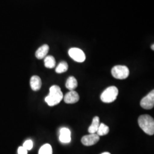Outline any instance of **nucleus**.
<instances>
[{
	"label": "nucleus",
	"mask_w": 154,
	"mask_h": 154,
	"mask_svg": "<svg viewBox=\"0 0 154 154\" xmlns=\"http://www.w3.org/2000/svg\"><path fill=\"white\" fill-rule=\"evenodd\" d=\"M63 98L61 88L57 85H53L50 88L49 94L45 98V102L49 106H54L60 103Z\"/></svg>",
	"instance_id": "nucleus-1"
},
{
	"label": "nucleus",
	"mask_w": 154,
	"mask_h": 154,
	"mask_svg": "<svg viewBox=\"0 0 154 154\" xmlns=\"http://www.w3.org/2000/svg\"><path fill=\"white\" fill-rule=\"evenodd\" d=\"M138 124L140 128L149 135L154 134V120L153 118L147 114L142 115L138 118Z\"/></svg>",
	"instance_id": "nucleus-2"
},
{
	"label": "nucleus",
	"mask_w": 154,
	"mask_h": 154,
	"mask_svg": "<svg viewBox=\"0 0 154 154\" xmlns=\"http://www.w3.org/2000/svg\"><path fill=\"white\" fill-rule=\"evenodd\" d=\"M118 89L116 86H110L106 88L100 95L101 100L104 102L109 103L116 100L118 95Z\"/></svg>",
	"instance_id": "nucleus-3"
},
{
	"label": "nucleus",
	"mask_w": 154,
	"mask_h": 154,
	"mask_svg": "<svg viewBox=\"0 0 154 154\" xmlns=\"http://www.w3.org/2000/svg\"><path fill=\"white\" fill-rule=\"evenodd\" d=\"M111 74L114 78L118 79H125L128 77L130 71L128 68L123 65H116L111 70Z\"/></svg>",
	"instance_id": "nucleus-4"
},
{
	"label": "nucleus",
	"mask_w": 154,
	"mask_h": 154,
	"mask_svg": "<svg viewBox=\"0 0 154 154\" xmlns=\"http://www.w3.org/2000/svg\"><path fill=\"white\" fill-rule=\"evenodd\" d=\"M69 55L74 61L83 62L86 60V55L82 50L77 48H72L69 50Z\"/></svg>",
	"instance_id": "nucleus-5"
},
{
	"label": "nucleus",
	"mask_w": 154,
	"mask_h": 154,
	"mask_svg": "<svg viewBox=\"0 0 154 154\" xmlns=\"http://www.w3.org/2000/svg\"><path fill=\"white\" fill-rule=\"evenodd\" d=\"M140 106L146 110L152 109L154 106V90H152L149 93L141 100Z\"/></svg>",
	"instance_id": "nucleus-6"
},
{
	"label": "nucleus",
	"mask_w": 154,
	"mask_h": 154,
	"mask_svg": "<svg viewBox=\"0 0 154 154\" xmlns=\"http://www.w3.org/2000/svg\"><path fill=\"white\" fill-rule=\"evenodd\" d=\"M99 139V136L97 134H90V135L83 137L81 142L86 146H91L98 143Z\"/></svg>",
	"instance_id": "nucleus-7"
},
{
	"label": "nucleus",
	"mask_w": 154,
	"mask_h": 154,
	"mask_svg": "<svg viewBox=\"0 0 154 154\" xmlns=\"http://www.w3.org/2000/svg\"><path fill=\"white\" fill-rule=\"evenodd\" d=\"M64 102L67 104H72L78 102L79 100V94L75 91H70L63 97Z\"/></svg>",
	"instance_id": "nucleus-8"
},
{
	"label": "nucleus",
	"mask_w": 154,
	"mask_h": 154,
	"mask_svg": "<svg viewBox=\"0 0 154 154\" xmlns=\"http://www.w3.org/2000/svg\"><path fill=\"white\" fill-rule=\"evenodd\" d=\"M60 140L63 143H68L71 141V131L67 128H62L60 131Z\"/></svg>",
	"instance_id": "nucleus-9"
},
{
	"label": "nucleus",
	"mask_w": 154,
	"mask_h": 154,
	"mask_svg": "<svg viewBox=\"0 0 154 154\" xmlns=\"http://www.w3.org/2000/svg\"><path fill=\"white\" fill-rule=\"evenodd\" d=\"M49 50V46L45 44L39 48L35 52V57L38 60H42L45 58L48 54Z\"/></svg>",
	"instance_id": "nucleus-10"
},
{
	"label": "nucleus",
	"mask_w": 154,
	"mask_h": 154,
	"mask_svg": "<svg viewBox=\"0 0 154 154\" xmlns=\"http://www.w3.org/2000/svg\"><path fill=\"white\" fill-rule=\"evenodd\" d=\"M30 84L31 88L33 91H36L39 90L42 86V81L40 77L37 75H34L30 79Z\"/></svg>",
	"instance_id": "nucleus-11"
},
{
	"label": "nucleus",
	"mask_w": 154,
	"mask_h": 154,
	"mask_svg": "<svg viewBox=\"0 0 154 154\" xmlns=\"http://www.w3.org/2000/svg\"><path fill=\"white\" fill-rule=\"evenodd\" d=\"M100 125L99 118L98 116H95L93 119V122L91 126L88 127V131L90 134H95L97 132V130Z\"/></svg>",
	"instance_id": "nucleus-12"
},
{
	"label": "nucleus",
	"mask_w": 154,
	"mask_h": 154,
	"mask_svg": "<svg viewBox=\"0 0 154 154\" xmlns=\"http://www.w3.org/2000/svg\"><path fill=\"white\" fill-rule=\"evenodd\" d=\"M78 86V82L75 78L74 77H70L68 78L66 82V88L70 91H73L77 88Z\"/></svg>",
	"instance_id": "nucleus-13"
},
{
	"label": "nucleus",
	"mask_w": 154,
	"mask_h": 154,
	"mask_svg": "<svg viewBox=\"0 0 154 154\" xmlns=\"http://www.w3.org/2000/svg\"><path fill=\"white\" fill-rule=\"evenodd\" d=\"M45 66L48 69H53L55 66V58L52 55H48L44 59Z\"/></svg>",
	"instance_id": "nucleus-14"
},
{
	"label": "nucleus",
	"mask_w": 154,
	"mask_h": 154,
	"mask_svg": "<svg viewBox=\"0 0 154 154\" xmlns=\"http://www.w3.org/2000/svg\"><path fill=\"white\" fill-rule=\"evenodd\" d=\"M109 131H110V129H109V126H107L104 123H100L99 128L97 132V134L98 136H104V135L108 134Z\"/></svg>",
	"instance_id": "nucleus-15"
},
{
	"label": "nucleus",
	"mask_w": 154,
	"mask_h": 154,
	"mask_svg": "<svg viewBox=\"0 0 154 154\" xmlns=\"http://www.w3.org/2000/svg\"><path fill=\"white\" fill-rule=\"evenodd\" d=\"M68 68H69V66L67 63L65 61H62L58 64V65L57 66L55 69V72L58 74H61V73L67 72L68 70Z\"/></svg>",
	"instance_id": "nucleus-16"
},
{
	"label": "nucleus",
	"mask_w": 154,
	"mask_h": 154,
	"mask_svg": "<svg viewBox=\"0 0 154 154\" xmlns=\"http://www.w3.org/2000/svg\"><path fill=\"white\" fill-rule=\"evenodd\" d=\"M38 154H53V149L49 144L43 145L39 150Z\"/></svg>",
	"instance_id": "nucleus-17"
},
{
	"label": "nucleus",
	"mask_w": 154,
	"mask_h": 154,
	"mask_svg": "<svg viewBox=\"0 0 154 154\" xmlns=\"http://www.w3.org/2000/svg\"><path fill=\"white\" fill-rule=\"evenodd\" d=\"M25 149L27 150H30L33 148V143L32 140H26L22 146Z\"/></svg>",
	"instance_id": "nucleus-18"
},
{
	"label": "nucleus",
	"mask_w": 154,
	"mask_h": 154,
	"mask_svg": "<svg viewBox=\"0 0 154 154\" xmlns=\"http://www.w3.org/2000/svg\"><path fill=\"white\" fill-rule=\"evenodd\" d=\"M18 154H28V150L23 146H20L18 149Z\"/></svg>",
	"instance_id": "nucleus-19"
},
{
	"label": "nucleus",
	"mask_w": 154,
	"mask_h": 154,
	"mask_svg": "<svg viewBox=\"0 0 154 154\" xmlns=\"http://www.w3.org/2000/svg\"><path fill=\"white\" fill-rule=\"evenodd\" d=\"M154 45H152V46H151V49H152V50H154Z\"/></svg>",
	"instance_id": "nucleus-20"
},
{
	"label": "nucleus",
	"mask_w": 154,
	"mask_h": 154,
	"mask_svg": "<svg viewBox=\"0 0 154 154\" xmlns=\"http://www.w3.org/2000/svg\"><path fill=\"white\" fill-rule=\"evenodd\" d=\"M111 154L109 152H103V153H102V154Z\"/></svg>",
	"instance_id": "nucleus-21"
}]
</instances>
